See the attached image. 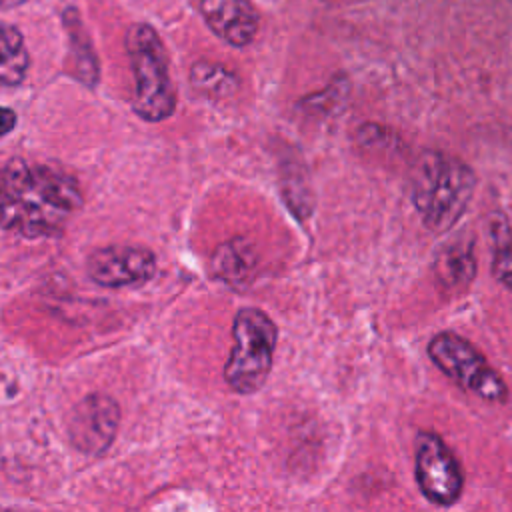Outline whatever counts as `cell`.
I'll return each instance as SVG.
<instances>
[{"instance_id":"obj_1","label":"cell","mask_w":512,"mask_h":512,"mask_svg":"<svg viewBox=\"0 0 512 512\" xmlns=\"http://www.w3.org/2000/svg\"><path fill=\"white\" fill-rule=\"evenodd\" d=\"M80 206L78 182L54 166L14 158L0 168V230L48 238L60 234Z\"/></svg>"},{"instance_id":"obj_2","label":"cell","mask_w":512,"mask_h":512,"mask_svg":"<svg viewBox=\"0 0 512 512\" xmlns=\"http://www.w3.org/2000/svg\"><path fill=\"white\" fill-rule=\"evenodd\" d=\"M476 186L472 168L450 154L426 150L412 170V204L432 232L450 230L466 212Z\"/></svg>"},{"instance_id":"obj_3","label":"cell","mask_w":512,"mask_h":512,"mask_svg":"<svg viewBox=\"0 0 512 512\" xmlns=\"http://www.w3.org/2000/svg\"><path fill=\"white\" fill-rule=\"evenodd\" d=\"M126 52L134 72L132 108L146 122H162L176 108V92L170 80L168 54L158 32L144 22L126 32Z\"/></svg>"},{"instance_id":"obj_4","label":"cell","mask_w":512,"mask_h":512,"mask_svg":"<svg viewBox=\"0 0 512 512\" xmlns=\"http://www.w3.org/2000/svg\"><path fill=\"white\" fill-rule=\"evenodd\" d=\"M232 350L224 364V380L238 394L258 392L272 370L278 328L260 308H240L232 322Z\"/></svg>"},{"instance_id":"obj_5","label":"cell","mask_w":512,"mask_h":512,"mask_svg":"<svg viewBox=\"0 0 512 512\" xmlns=\"http://www.w3.org/2000/svg\"><path fill=\"white\" fill-rule=\"evenodd\" d=\"M430 360L458 386L488 402H506L508 388L500 374L466 338L456 332H438L428 342Z\"/></svg>"},{"instance_id":"obj_6","label":"cell","mask_w":512,"mask_h":512,"mask_svg":"<svg viewBox=\"0 0 512 512\" xmlns=\"http://www.w3.org/2000/svg\"><path fill=\"white\" fill-rule=\"evenodd\" d=\"M414 476L424 498L438 506L454 504L464 488L460 462L446 442L430 430H422L416 436Z\"/></svg>"},{"instance_id":"obj_7","label":"cell","mask_w":512,"mask_h":512,"mask_svg":"<svg viewBox=\"0 0 512 512\" xmlns=\"http://www.w3.org/2000/svg\"><path fill=\"white\" fill-rule=\"evenodd\" d=\"M88 276L106 288H128L148 282L156 272V258L148 248L114 244L98 248L86 262Z\"/></svg>"},{"instance_id":"obj_8","label":"cell","mask_w":512,"mask_h":512,"mask_svg":"<svg viewBox=\"0 0 512 512\" xmlns=\"http://www.w3.org/2000/svg\"><path fill=\"white\" fill-rule=\"evenodd\" d=\"M118 422L120 408L116 400L106 394H90L76 404L68 422V434L80 452L100 454L112 444Z\"/></svg>"},{"instance_id":"obj_9","label":"cell","mask_w":512,"mask_h":512,"mask_svg":"<svg viewBox=\"0 0 512 512\" xmlns=\"http://www.w3.org/2000/svg\"><path fill=\"white\" fill-rule=\"evenodd\" d=\"M198 10L208 28L234 48L248 46L260 28V14L250 0H200Z\"/></svg>"},{"instance_id":"obj_10","label":"cell","mask_w":512,"mask_h":512,"mask_svg":"<svg viewBox=\"0 0 512 512\" xmlns=\"http://www.w3.org/2000/svg\"><path fill=\"white\" fill-rule=\"evenodd\" d=\"M476 274L474 236L460 232L446 240L434 256V276L444 290H462Z\"/></svg>"},{"instance_id":"obj_11","label":"cell","mask_w":512,"mask_h":512,"mask_svg":"<svg viewBox=\"0 0 512 512\" xmlns=\"http://www.w3.org/2000/svg\"><path fill=\"white\" fill-rule=\"evenodd\" d=\"M212 270L222 282L244 286L256 270L254 248L244 238H232L220 244L212 256Z\"/></svg>"},{"instance_id":"obj_12","label":"cell","mask_w":512,"mask_h":512,"mask_svg":"<svg viewBox=\"0 0 512 512\" xmlns=\"http://www.w3.org/2000/svg\"><path fill=\"white\" fill-rule=\"evenodd\" d=\"M30 66V56L22 32L6 22H0V84L16 86L24 80Z\"/></svg>"},{"instance_id":"obj_13","label":"cell","mask_w":512,"mask_h":512,"mask_svg":"<svg viewBox=\"0 0 512 512\" xmlns=\"http://www.w3.org/2000/svg\"><path fill=\"white\" fill-rule=\"evenodd\" d=\"M492 272L496 280L512 290V210H502L492 218Z\"/></svg>"},{"instance_id":"obj_14","label":"cell","mask_w":512,"mask_h":512,"mask_svg":"<svg viewBox=\"0 0 512 512\" xmlns=\"http://www.w3.org/2000/svg\"><path fill=\"white\" fill-rule=\"evenodd\" d=\"M190 80L196 90L212 96H224L234 92L238 78L228 68L214 62H196L190 70Z\"/></svg>"},{"instance_id":"obj_15","label":"cell","mask_w":512,"mask_h":512,"mask_svg":"<svg viewBox=\"0 0 512 512\" xmlns=\"http://www.w3.org/2000/svg\"><path fill=\"white\" fill-rule=\"evenodd\" d=\"M64 22H66V28L70 32V38H72V46H74V58H76V66H78V78H82V82L86 84H94L98 80V60L90 48V42L88 38L84 36V30L78 22V16H76V22H72V14L70 10L64 14Z\"/></svg>"},{"instance_id":"obj_16","label":"cell","mask_w":512,"mask_h":512,"mask_svg":"<svg viewBox=\"0 0 512 512\" xmlns=\"http://www.w3.org/2000/svg\"><path fill=\"white\" fill-rule=\"evenodd\" d=\"M14 126H16V112L0 106V136L12 132Z\"/></svg>"},{"instance_id":"obj_17","label":"cell","mask_w":512,"mask_h":512,"mask_svg":"<svg viewBox=\"0 0 512 512\" xmlns=\"http://www.w3.org/2000/svg\"><path fill=\"white\" fill-rule=\"evenodd\" d=\"M28 0H0V10H8V8H16L20 4H24Z\"/></svg>"}]
</instances>
